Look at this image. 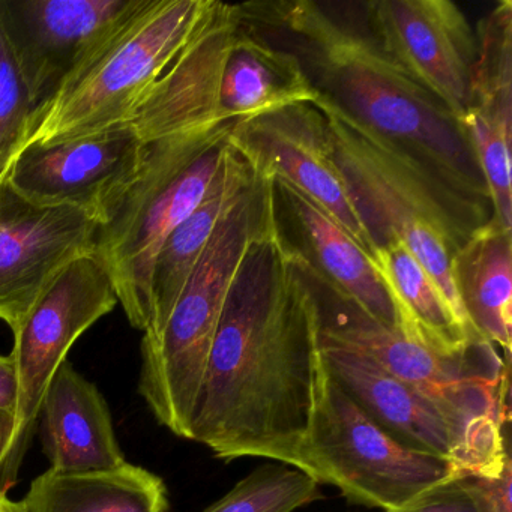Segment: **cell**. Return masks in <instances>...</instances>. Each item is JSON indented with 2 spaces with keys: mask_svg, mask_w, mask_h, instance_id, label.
I'll use <instances>...</instances> for the list:
<instances>
[{
  "mask_svg": "<svg viewBox=\"0 0 512 512\" xmlns=\"http://www.w3.org/2000/svg\"><path fill=\"white\" fill-rule=\"evenodd\" d=\"M323 374L313 299L272 221L230 284L190 440L226 463L257 457L296 469Z\"/></svg>",
  "mask_w": 512,
  "mask_h": 512,
  "instance_id": "1",
  "label": "cell"
},
{
  "mask_svg": "<svg viewBox=\"0 0 512 512\" xmlns=\"http://www.w3.org/2000/svg\"><path fill=\"white\" fill-rule=\"evenodd\" d=\"M239 23L290 53L319 97L428 178L493 209L475 152L451 110L377 43L356 2L236 4Z\"/></svg>",
  "mask_w": 512,
  "mask_h": 512,
  "instance_id": "2",
  "label": "cell"
},
{
  "mask_svg": "<svg viewBox=\"0 0 512 512\" xmlns=\"http://www.w3.org/2000/svg\"><path fill=\"white\" fill-rule=\"evenodd\" d=\"M311 104L325 116L335 164L374 248L400 239L461 325L481 337L464 316L451 263L467 239L496 217L493 209L437 184L325 98L317 95Z\"/></svg>",
  "mask_w": 512,
  "mask_h": 512,
  "instance_id": "3",
  "label": "cell"
},
{
  "mask_svg": "<svg viewBox=\"0 0 512 512\" xmlns=\"http://www.w3.org/2000/svg\"><path fill=\"white\" fill-rule=\"evenodd\" d=\"M274 221L272 178L253 184L218 224L164 325L145 332L139 392L157 421L190 440L191 418L224 302L254 239Z\"/></svg>",
  "mask_w": 512,
  "mask_h": 512,
  "instance_id": "4",
  "label": "cell"
},
{
  "mask_svg": "<svg viewBox=\"0 0 512 512\" xmlns=\"http://www.w3.org/2000/svg\"><path fill=\"white\" fill-rule=\"evenodd\" d=\"M238 122L170 134L145 143L139 172L98 227L94 257L112 278L128 322L145 332L151 278L170 233L202 202Z\"/></svg>",
  "mask_w": 512,
  "mask_h": 512,
  "instance_id": "5",
  "label": "cell"
},
{
  "mask_svg": "<svg viewBox=\"0 0 512 512\" xmlns=\"http://www.w3.org/2000/svg\"><path fill=\"white\" fill-rule=\"evenodd\" d=\"M212 2L143 0L35 110L23 149L128 127Z\"/></svg>",
  "mask_w": 512,
  "mask_h": 512,
  "instance_id": "6",
  "label": "cell"
},
{
  "mask_svg": "<svg viewBox=\"0 0 512 512\" xmlns=\"http://www.w3.org/2000/svg\"><path fill=\"white\" fill-rule=\"evenodd\" d=\"M316 310L320 337L358 350L407 385L476 422L511 419V361L481 341L457 356L439 355L383 325L358 302L292 254Z\"/></svg>",
  "mask_w": 512,
  "mask_h": 512,
  "instance_id": "7",
  "label": "cell"
},
{
  "mask_svg": "<svg viewBox=\"0 0 512 512\" xmlns=\"http://www.w3.org/2000/svg\"><path fill=\"white\" fill-rule=\"evenodd\" d=\"M325 368V367H323ZM296 469L350 503L394 512L463 475L448 458L413 451L371 421L323 374Z\"/></svg>",
  "mask_w": 512,
  "mask_h": 512,
  "instance_id": "8",
  "label": "cell"
},
{
  "mask_svg": "<svg viewBox=\"0 0 512 512\" xmlns=\"http://www.w3.org/2000/svg\"><path fill=\"white\" fill-rule=\"evenodd\" d=\"M319 350L328 376L371 421L407 448L448 458L463 475L496 472L511 457V419L502 424L472 421L358 350L320 335Z\"/></svg>",
  "mask_w": 512,
  "mask_h": 512,
  "instance_id": "9",
  "label": "cell"
},
{
  "mask_svg": "<svg viewBox=\"0 0 512 512\" xmlns=\"http://www.w3.org/2000/svg\"><path fill=\"white\" fill-rule=\"evenodd\" d=\"M118 304L112 278L94 254H88L56 277L14 332L10 355L17 374L16 430L0 467V490L7 493L17 482L47 389L71 347Z\"/></svg>",
  "mask_w": 512,
  "mask_h": 512,
  "instance_id": "10",
  "label": "cell"
},
{
  "mask_svg": "<svg viewBox=\"0 0 512 512\" xmlns=\"http://www.w3.org/2000/svg\"><path fill=\"white\" fill-rule=\"evenodd\" d=\"M383 50L458 119L472 104L476 35L449 0L356 2Z\"/></svg>",
  "mask_w": 512,
  "mask_h": 512,
  "instance_id": "11",
  "label": "cell"
},
{
  "mask_svg": "<svg viewBox=\"0 0 512 512\" xmlns=\"http://www.w3.org/2000/svg\"><path fill=\"white\" fill-rule=\"evenodd\" d=\"M101 220L68 205H37L0 182V320L11 332L74 260L94 254Z\"/></svg>",
  "mask_w": 512,
  "mask_h": 512,
  "instance_id": "12",
  "label": "cell"
},
{
  "mask_svg": "<svg viewBox=\"0 0 512 512\" xmlns=\"http://www.w3.org/2000/svg\"><path fill=\"white\" fill-rule=\"evenodd\" d=\"M229 143L260 175L283 178L310 197L371 259L373 242L338 172L325 116L314 104H290L238 122Z\"/></svg>",
  "mask_w": 512,
  "mask_h": 512,
  "instance_id": "13",
  "label": "cell"
},
{
  "mask_svg": "<svg viewBox=\"0 0 512 512\" xmlns=\"http://www.w3.org/2000/svg\"><path fill=\"white\" fill-rule=\"evenodd\" d=\"M145 143L131 127L23 149L7 184L28 202L68 205L106 220L139 172Z\"/></svg>",
  "mask_w": 512,
  "mask_h": 512,
  "instance_id": "14",
  "label": "cell"
},
{
  "mask_svg": "<svg viewBox=\"0 0 512 512\" xmlns=\"http://www.w3.org/2000/svg\"><path fill=\"white\" fill-rule=\"evenodd\" d=\"M143 0H0V14L38 107Z\"/></svg>",
  "mask_w": 512,
  "mask_h": 512,
  "instance_id": "15",
  "label": "cell"
},
{
  "mask_svg": "<svg viewBox=\"0 0 512 512\" xmlns=\"http://www.w3.org/2000/svg\"><path fill=\"white\" fill-rule=\"evenodd\" d=\"M274 223L281 242L313 271L358 302L374 319L400 331L397 313L370 256L310 197L272 176Z\"/></svg>",
  "mask_w": 512,
  "mask_h": 512,
  "instance_id": "16",
  "label": "cell"
},
{
  "mask_svg": "<svg viewBox=\"0 0 512 512\" xmlns=\"http://www.w3.org/2000/svg\"><path fill=\"white\" fill-rule=\"evenodd\" d=\"M40 418L53 472H101L127 463L106 398L71 362L65 361L53 376Z\"/></svg>",
  "mask_w": 512,
  "mask_h": 512,
  "instance_id": "17",
  "label": "cell"
},
{
  "mask_svg": "<svg viewBox=\"0 0 512 512\" xmlns=\"http://www.w3.org/2000/svg\"><path fill=\"white\" fill-rule=\"evenodd\" d=\"M254 178L256 170L227 142L223 160L202 202L158 251L151 278V320L145 332L157 331L164 325L218 224L235 208Z\"/></svg>",
  "mask_w": 512,
  "mask_h": 512,
  "instance_id": "18",
  "label": "cell"
},
{
  "mask_svg": "<svg viewBox=\"0 0 512 512\" xmlns=\"http://www.w3.org/2000/svg\"><path fill=\"white\" fill-rule=\"evenodd\" d=\"M316 98L298 61L248 31L236 16L218 88L221 113L241 122L290 104L313 103Z\"/></svg>",
  "mask_w": 512,
  "mask_h": 512,
  "instance_id": "19",
  "label": "cell"
},
{
  "mask_svg": "<svg viewBox=\"0 0 512 512\" xmlns=\"http://www.w3.org/2000/svg\"><path fill=\"white\" fill-rule=\"evenodd\" d=\"M451 266L467 322L511 361L512 229L491 218L454 254Z\"/></svg>",
  "mask_w": 512,
  "mask_h": 512,
  "instance_id": "20",
  "label": "cell"
},
{
  "mask_svg": "<svg viewBox=\"0 0 512 512\" xmlns=\"http://www.w3.org/2000/svg\"><path fill=\"white\" fill-rule=\"evenodd\" d=\"M371 262L385 284L404 337L445 356L461 355L487 341L461 325L433 278L400 239L374 248Z\"/></svg>",
  "mask_w": 512,
  "mask_h": 512,
  "instance_id": "21",
  "label": "cell"
},
{
  "mask_svg": "<svg viewBox=\"0 0 512 512\" xmlns=\"http://www.w3.org/2000/svg\"><path fill=\"white\" fill-rule=\"evenodd\" d=\"M28 512H167L169 494L160 476L125 463L101 472L38 476L22 500Z\"/></svg>",
  "mask_w": 512,
  "mask_h": 512,
  "instance_id": "22",
  "label": "cell"
},
{
  "mask_svg": "<svg viewBox=\"0 0 512 512\" xmlns=\"http://www.w3.org/2000/svg\"><path fill=\"white\" fill-rule=\"evenodd\" d=\"M473 70L472 112L512 137V2H499L479 22ZM467 110V112H469Z\"/></svg>",
  "mask_w": 512,
  "mask_h": 512,
  "instance_id": "23",
  "label": "cell"
},
{
  "mask_svg": "<svg viewBox=\"0 0 512 512\" xmlns=\"http://www.w3.org/2000/svg\"><path fill=\"white\" fill-rule=\"evenodd\" d=\"M323 499L322 485L281 463H268L238 482L202 512H295Z\"/></svg>",
  "mask_w": 512,
  "mask_h": 512,
  "instance_id": "24",
  "label": "cell"
},
{
  "mask_svg": "<svg viewBox=\"0 0 512 512\" xmlns=\"http://www.w3.org/2000/svg\"><path fill=\"white\" fill-rule=\"evenodd\" d=\"M37 110L0 14V182L28 139Z\"/></svg>",
  "mask_w": 512,
  "mask_h": 512,
  "instance_id": "25",
  "label": "cell"
},
{
  "mask_svg": "<svg viewBox=\"0 0 512 512\" xmlns=\"http://www.w3.org/2000/svg\"><path fill=\"white\" fill-rule=\"evenodd\" d=\"M458 124L475 152L493 203L494 215L512 229L511 137L491 127L478 113H464Z\"/></svg>",
  "mask_w": 512,
  "mask_h": 512,
  "instance_id": "26",
  "label": "cell"
},
{
  "mask_svg": "<svg viewBox=\"0 0 512 512\" xmlns=\"http://www.w3.org/2000/svg\"><path fill=\"white\" fill-rule=\"evenodd\" d=\"M479 512H512V458L493 473H467L458 478Z\"/></svg>",
  "mask_w": 512,
  "mask_h": 512,
  "instance_id": "27",
  "label": "cell"
},
{
  "mask_svg": "<svg viewBox=\"0 0 512 512\" xmlns=\"http://www.w3.org/2000/svg\"><path fill=\"white\" fill-rule=\"evenodd\" d=\"M394 512H479V509L457 478Z\"/></svg>",
  "mask_w": 512,
  "mask_h": 512,
  "instance_id": "28",
  "label": "cell"
},
{
  "mask_svg": "<svg viewBox=\"0 0 512 512\" xmlns=\"http://www.w3.org/2000/svg\"><path fill=\"white\" fill-rule=\"evenodd\" d=\"M17 374L11 355H0V409L16 412Z\"/></svg>",
  "mask_w": 512,
  "mask_h": 512,
  "instance_id": "29",
  "label": "cell"
},
{
  "mask_svg": "<svg viewBox=\"0 0 512 512\" xmlns=\"http://www.w3.org/2000/svg\"><path fill=\"white\" fill-rule=\"evenodd\" d=\"M16 430V416L10 410L0 409V467L4 464Z\"/></svg>",
  "mask_w": 512,
  "mask_h": 512,
  "instance_id": "30",
  "label": "cell"
},
{
  "mask_svg": "<svg viewBox=\"0 0 512 512\" xmlns=\"http://www.w3.org/2000/svg\"><path fill=\"white\" fill-rule=\"evenodd\" d=\"M0 512H28V509L22 500L14 502L5 491L0 490Z\"/></svg>",
  "mask_w": 512,
  "mask_h": 512,
  "instance_id": "31",
  "label": "cell"
}]
</instances>
